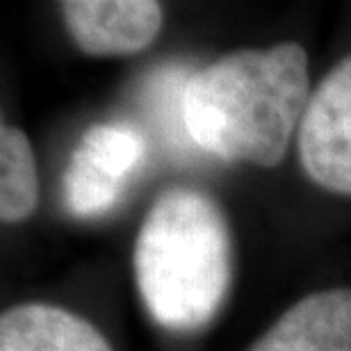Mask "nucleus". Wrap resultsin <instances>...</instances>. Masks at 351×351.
Listing matches in <instances>:
<instances>
[{
	"instance_id": "obj_3",
	"label": "nucleus",
	"mask_w": 351,
	"mask_h": 351,
	"mask_svg": "<svg viewBox=\"0 0 351 351\" xmlns=\"http://www.w3.org/2000/svg\"><path fill=\"white\" fill-rule=\"evenodd\" d=\"M146 158V142L128 123H96L82 135L62 178L69 215L91 219L121 201Z\"/></svg>"
},
{
	"instance_id": "obj_7",
	"label": "nucleus",
	"mask_w": 351,
	"mask_h": 351,
	"mask_svg": "<svg viewBox=\"0 0 351 351\" xmlns=\"http://www.w3.org/2000/svg\"><path fill=\"white\" fill-rule=\"evenodd\" d=\"M0 351H112L87 319L51 304H21L0 317Z\"/></svg>"
},
{
	"instance_id": "obj_8",
	"label": "nucleus",
	"mask_w": 351,
	"mask_h": 351,
	"mask_svg": "<svg viewBox=\"0 0 351 351\" xmlns=\"http://www.w3.org/2000/svg\"><path fill=\"white\" fill-rule=\"evenodd\" d=\"M37 162L25 132L3 123L0 128V219L16 223L37 208Z\"/></svg>"
},
{
	"instance_id": "obj_1",
	"label": "nucleus",
	"mask_w": 351,
	"mask_h": 351,
	"mask_svg": "<svg viewBox=\"0 0 351 351\" xmlns=\"http://www.w3.org/2000/svg\"><path fill=\"white\" fill-rule=\"evenodd\" d=\"M308 101V55L299 44L244 48L187 80L182 121L189 137L217 158L276 167Z\"/></svg>"
},
{
	"instance_id": "obj_6",
	"label": "nucleus",
	"mask_w": 351,
	"mask_h": 351,
	"mask_svg": "<svg viewBox=\"0 0 351 351\" xmlns=\"http://www.w3.org/2000/svg\"><path fill=\"white\" fill-rule=\"evenodd\" d=\"M249 351H351V290L297 301Z\"/></svg>"
},
{
	"instance_id": "obj_4",
	"label": "nucleus",
	"mask_w": 351,
	"mask_h": 351,
	"mask_svg": "<svg viewBox=\"0 0 351 351\" xmlns=\"http://www.w3.org/2000/svg\"><path fill=\"white\" fill-rule=\"evenodd\" d=\"M299 160L317 185L351 194V55L311 94L299 125Z\"/></svg>"
},
{
	"instance_id": "obj_5",
	"label": "nucleus",
	"mask_w": 351,
	"mask_h": 351,
	"mask_svg": "<svg viewBox=\"0 0 351 351\" xmlns=\"http://www.w3.org/2000/svg\"><path fill=\"white\" fill-rule=\"evenodd\" d=\"M60 10L80 51L96 58L142 51L162 25V10L153 0H66Z\"/></svg>"
},
{
	"instance_id": "obj_2",
	"label": "nucleus",
	"mask_w": 351,
	"mask_h": 351,
	"mask_svg": "<svg viewBox=\"0 0 351 351\" xmlns=\"http://www.w3.org/2000/svg\"><path fill=\"white\" fill-rule=\"evenodd\" d=\"M233 271L221 208L192 187H173L149 210L135 242V278L151 317L171 331L206 326Z\"/></svg>"
}]
</instances>
